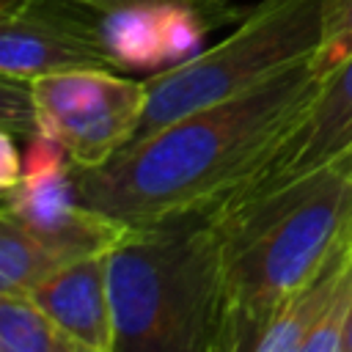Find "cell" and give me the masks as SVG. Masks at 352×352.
I'll return each instance as SVG.
<instances>
[{
	"label": "cell",
	"mask_w": 352,
	"mask_h": 352,
	"mask_svg": "<svg viewBox=\"0 0 352 352\" xmlns=\"http://www.w3.org/2000/svg\"><path fill=\"white\" fill-rule=\"evenodd\" d=\"M319 80L308 55L231 99L132 140L99 168H77L80 204L129 228L201 212L283 135Z\"/></svg>",
	"instance_id": "6da1fadb"
},
{
	"label": "cell",
	"mask_w": 352,
	"mask_h": 352,
	"mask_svg": "<svg viewBox=\"0 0 352 352\" xmlns=\"http://www.w3.org/2000/svg\"><path fill=\"white\" fill-rule=\"evenodd\" d=\"M201 220L220 256L217 352H253L283 302L352 242V173L327 165L234 214Z\"/></svg>",
	"instance_id": "7a4b0ae2"
},
{
	"label": "cell",
	"mask_w": 352,
	"mask_h": 352,
	"mask_svg": "<svg viewBox=\"0 0 352 352\" xmlns=\"http://www.w3.org/2000/svg\"><path fill=\"white\" fill-rule=\"evenodd\" d=\"M116 352H217L220 256L204 220L132 228L107 253Z\"/></svg>",
	"instance_id": "3957f363"
},
{
	"label": "cell",
	"mask_w": 352,
	"mask_h": 352,
	"mask_svg": "<svg viewBox=\"0 0 352 352\" xmlns=\"http://www.w3.org/2000/svg\"><path fill=\"white\" fill-rule=\"evenodd\" d=\"M319 36L322 0H261L223 41L143 80L146 110L132 140L314 55Z\"/></svg>",
	"instance_id": "277c9868"
},
{
	"label": "cell",
	"mask_w": 352,
	"mask_h": 352,
	"mask_svg": "<svg viewBox=\"0 0 352 352\" xmlns=\"http://www.w3.org/2000/svg\"><path fill=\"white\" fill-rule=\"evenodd\" d=\"M36 132L55 140L74 168H99L126 148L146 110V82L116 69L80 66L28 82Z\"/></svg>",
	"instance_id": "5b68a950"
},
{
	"label": "cell",
	"mask_w": 352,
	"mask_h": 352,
	"mask_svg": "<svg viewBox=\"0 0 352 352\" xmlns=\"http://www.w3.org/2000/svg\"><path fill=\"white\" fill-rule=\"evenodd\" d=\"M352 151V55L319 80L316 94L283 135L198 214L217 220L234 214L302 176L336 165Z\"/></svg>",
	"instance_id": "8992f818"
},
{
	"label": "cell",
	"mask_w": 352,
	"mask_h": 352,
	"mask_svg": "<svg viewBox=\"0 0 352 352\" xmlns=\"http://www.w3.org/2000/svg\"><path fill=\"white\" fill-rule=\"evenodd\" d=\"M80 66L116 69L99 36V8L80 0H33L0 19V77L30 82Z\"/></svg>",
	"instance_id": "52a82bcc"
},
{
	"label": "cell",
	"mask_w": 352,
	"mask_h": 352,
	"mask_svg": "<svg viewBox=\"0 0 352 352\" xmlns=\"http://www.w3.org/2000/svg\"><path fill=\"white\" fill-rule=\"evenodd\" d=\"M214 22L184 3L143 0L99 11V36L116 69L162 72L204 47Z\"/></svg>",
	"instance_id": "ba28073f"
},
{
	"label": "cell",
	"mask_w": 352,
	"mask_h": 352,
	"mask_svg": "<svg viewBox=\"0 0 352 352\" xmlns=\"http://www.w3.org/2000/svg\"><path fill=\"white\" fill-rule=\"evenodd\" d=\"M30 297L82 352H116V319L107 289V253L69 261Z\"/></svg>",
	"instance_id": "9c48e42d"
},
{
	"label": "cell",
	"mask_w": 352,
	"mask_h": 352,
	"mask_svg": "<svg viewBox=\"0 0 352 352\" xmlns=\"http://www.w3.org/2000/svg\"><path fill=\"white\" fill-rule=\"evenodd\" d=\"M352 270V242L338 248L270 319L264 333L256 338L253 352H300L308 333L333 305L344 278Z\"/></svg>",
	"instance_id": "30bf717a"
},
{
	"label": "cell",
	"mask_w": 352,
	"mask_h": 352,
	"mask_svg": "<svg viewBox=\"0 0 352 352\" xmlns=\"http://www.w3.org/2000/svg\"><path fill=\"white\" fill-rule=\"evenodd\" d=\"M69 261L77 258L44 242L6 209V201L0 204V294H30Z\"/></svg>",
	"instance_id": "8fae6325"
},
{
	"label": "cell",
	"mask_w": 352,
	"mask_h": 352,
	"mask_svg": "<svg viewBox=\"0 0 352 352\" xmlns=\"http://www.w3.org/2000/svg\"><path fill=\"white\" fill-rule=\"evenodd\" d=\"M0 352H82L30 294H0Z\"/></svg>",
	"instance_id": "7c38bea8"
},
{
	"label": "cell",
	"mask_w": 352,
	"mask_h": 352,
	"mask_svg": "<svg viewBox=\"0 0 352 352\" xmlns=\"http://www.w3.org/2000/svg\"><path fill=\"white\" fill-rule=\"evenodd\" d=\"M352 55V0H322V36L314 52L319 77L330 74Z\"/></svg>",
	"instance_id": "4fadbf2b"
},
{
	"label": "cell",
	"mask_w": 352,
	"mask_h": 352,
	"mask_svg": "<svg viewBox=\"0 0 352 352\" xmlns=\"http://www.w3.org/2000/svg\"><path fill=\"white\" fill-rule=\"evenodd\" d=\"M349 302H352V270L344 278V283H341L333 305L327 308V314L319 319V324L302 341L300 352H341V338H344V324H346Z\"/></svg>",
	"instance_id": "5bb4252c"
},
{
	"label": "cell",
	"mask_w": 352,
	"mask_h": 352,
	"mask_svg": "<svg viewBox=\"0 0 352 352\" xmlns=\"http://www.w3.org/2000/svg\"><path fill=\"white\" fill-rule=\"evenodd\" d=\"M0 126L11 129L16 138L36 135L33 104H30L28 82L0 77Z\"/></svg>",
	"instance_id": "9a60e30c"
},
{
	"label": "cell",
	"mask_w": 352,
	"mask_h": 352,
	"mask_svg": "<svg viewBox=\"0 0 352 352\" xmlns=\"http://www.w3.org/2000/svg\"><path fill=\"white\" fill-rule=\"evenodd\" d=\"M16 135L0 126V192L11 190L22 179V154L16 148Z\"/></svg>",
	"instance_id": "2e32d148"
},
{
	"label": "cell",
	"mask_w": 352,
	"mask_h": 352,
	"mask_svg": "<svg viewBox=\"0 0 352 352\" xmlns=\"http://www.w3.org/2000/svg\"><path fill=\"white\" fill-rule=\"evenodd\" d=\"M124 3H143V0H124ZM168 3H184V6H192V8L204 11L209 19H214V16H223V14H226V11H223L226 0H168Z\"/></svg>",
	"instance_id": "e0dca14e"
},
{
	"label": "cell",
	"mask_w": 352,
	"mask_h": 352,
	"mask_svg": "<svg viewBox=\"0 0 352 352\" xmlns=\"http://www.w3.org/2000/svg\"><path fill=\"white\" fill-rule=\"evenodd\" d=\"M33 0H0V19L3 16H11V14H16L19 8H25V6H30Z\"/></svg>",
	"instance_id": "ac0fdd59"
},
{
	"label": "cell",
	"mask_w": 352,
	"mask_h": 352,
	"mask_svg": "<svg viewBox=\"0 0 352 352\" xmlns=\"http://www.w3.org/2000/svg\"><path fill=\"white\" fill-rule=\"evenodd\" d=\"M341 352H352V302H349V314H346V324H344V338H341Z\"/></svg>",
	"instance_id": "d6986e66"
},
{
	"label": "cell",
	"mask_w": 352,
	"mask_h": 352,
	"mask_svg": "<svg viewBox=\"0 0 352 352\" xmlns=\"http://www.w3.org/2000/svg\"><path fill=\"white\" fill-rule=\"evenodd\" d=\"M85 6H94L99 11H107V8H116V6H124V0H80Z\"/></svg>",
	"instance_id": "ffe728a7"
},
{
	"label": "cell",
	"mask_w": 352,
	"mask_h": 352,
	"mask_svg": "<svg viewBox=\"0 0 352 352\" xmlns=\"http://www.w3.org/2000/svg\"><path fill=\"white\" fill-rule=\"evenodd\" d=\"M336 165H338V168H341V170H346V173H352V151H349V154H346V157H344V160H338V162H336Z\"/></svg>",
	"instance_id": "44dd1931"
},
{
	"label": "cell",
	"mask_w": 352,
	"mask_h": 352,
	"mask_svg": "<svg viewBox=\"0 0 352 352\" xmlns=\"http://www.w3.org/2000/svg\"><path fill=\"white\" fill-rule=\"evenodd\" d=\"M3 201H6V195H3V198H0V204H3Z\"/></svg>",
	"instance_id": "7402d4cb"
},
{
	"label": "cell",
	"mask_w": 352,
	"mask_h": 352,
	"mask_svg": "<svg viewBox=\"0 0 352 352\" xmlns=\"http://www.w3.org/2000/svg\"><path fill=\"white\" fill-rule=\"evenodd\" d=\"M3 195H6V192H0V198H3Z\"/></svg>",
	"instance_id": "603a6c76"
}]
</instances>
